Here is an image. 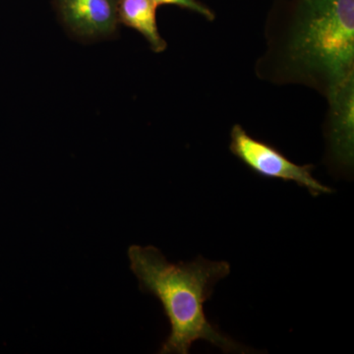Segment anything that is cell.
I'll return each mask as SVG.
<instances>
[{
	"instance_id": "obj_1",
	"label": "cell",
	"mask_w": 354,
	"mask_h": 354,
	"mask_svg": "<svg viewBox=\"0 0 354 354\" xmlns=\"http://www.w3.org/2000/svg\"><path fill=\"white\" fill-rule=\"evenodd\" d=\"M281 32L279 80L315 87L329 104L354 86V0H292Z\"/></svg>"
},
{
	"instance_id": "obj_2",
	"label": "cell",
	"mask_w": 354,
	"mask_h": 354,
	"mask_svg": "<svg viewBox=\"0 0 354 354\" xmlns=\"http://www.w3.org/2000/svg\"><path fill=\"white\" fill-rule=\"evenodd\" d=\"M130 269L140 290L158 298L171 324V334L160 354H188L195 342L206 341L225 353H249L248 349L220 332L209 322L204 305L215 286L230 274L225 261L203 257L190 263H171L155 246L132 245L128 249Z\"/></svg>"
},
{
	"instance_id": "obj_3",
	"label": "cell",
	"mask_w": 354,
	"mask_h": 354,
	"mask_svg": "<svg viewBox=\"0 0 354 354\" xmlns=\"http://www.w3.org/2000/svg\"><path fill=\"white\" fill-rule=\"evenodd\" d=\"M230 150L257 176L295 183L306 188L313 197L334 192L332 188L314 178V165L295 164L274 146L253 138L241 125L232 127Z\"/></svg>"
},
{
	"instance_id": "obj_4",
	"label": "cell",
	"mask_w": 354,
	"mask_h": 354,
	"mask_svg": "<svg viewBox=\"0 0 354 354\" xmlns=\"http://www.w3.org/2000/svg\"><path fill=\"white\" fill-rule=\"evenodd\" d=\"M67 29L82 38H102L115 32L118 0H55Z\"/></svg>"
},
{
	"instance_id": "obj_5",
	"label": "cell",
	"mask_w": 354,
	"mask_h": 354,
	"mask_svg": "<svg viewBox=\"0 0 354 354\" xmlns=\"http://www.w3.org/2000/svg\"><path fill=\"white\" fill-rule=\"evenodd\" d=\"M328 124L330 158L342 169L353 167L354 158V86L330 102Z\"/></svg>"
},
{
	"instance_id": "obj_6",
	"label": "cell",
	"mask_w": 354,
	"mask_h": 354,
	"mask_svg": "<svg viewBox=\"0 0 354 354\" xmlns=\"http://www.w3.org/2000/svg\"><path fill=\"white\" fill-rule=\"evenodd\" d=\"M157 4L152 0H118V23L139 32L155 53L167 48L157 24Z\"/></svg>"
},
{
	"instance_id": "obj_7",
	"label": "cell",
	"mask_w": 354,
	"mask_h": 354,
	"mask_svg": "<svg viewBox=\"0 0 354 354\" xmlns=\"http://www.w3.org/2000/svg\"><path fill=\"white\" fill-rule=\"evenodd\" d=\"M157 6H176L201 14L206 19L214 20L215 15L211 10L197 0H152Z\"/></svg>"
}]
</instances>
